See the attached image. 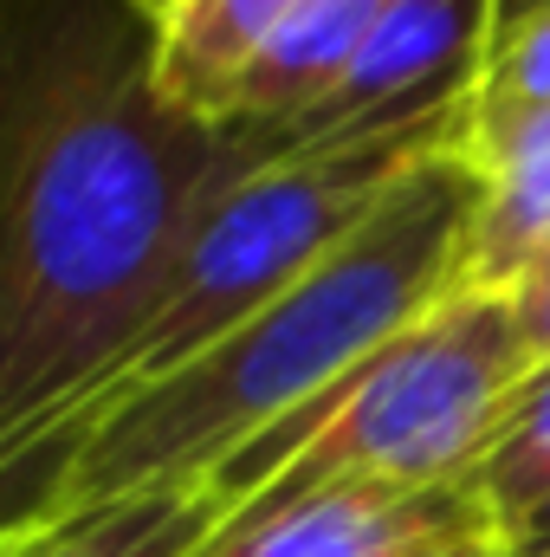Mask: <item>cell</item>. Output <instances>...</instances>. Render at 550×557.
Returning <instances> with one entry per match:
<instances>
[{
  "label": "cell",
  "instance_id": "obj_9",
  "mask_svg": "<svg viewBox=\"0 0 550 557\" xmlns=\"http://www.w3.org/2000/svg\"><path fill=\"white\" fill-rule=\"evenodd\" d=\"M492 519V539H505L518 519L550 506V357H532L525 383L512 389L505 416L492 428V447L479 454L466 480Z\"/></svg>",
  "mask_w": 550,
  "mask_h": 557
},
{
  "label": "cell",
  "instance_id": "obj_2",
  "mask_svg": "<svg viewBox=\"0 0 550 557\" xmlns=\"http://www.w3.org/2000/svg\"><path fill=\"white\" fill-rule=\"evenodd\" d=\"M466 221L473 169L466 149H453L414 169L330 260H317L221 344L33 447L0 480V525L214 480L460 285Z\"/></svg>",
  "mask_w": 550,
  "mask_h": 557
},
{
  "label": "cell",
  "instance_id": "obj_3",
  "mask_svg": "<svg viewBox=\"0 0 550 557\" xmlns=\"http://www.w3.org/2000/svg\"><path fill=\"white\" fill-rule=\"evenodd\" d=\"M525 370L532 344L512 292L453 285L324 403L227 460L208 486L227 499V519L330 486H460L492 447Z\"/></svg>",
  "mask_w": 550,
  "mask_h": 557
},
{
  "label": "cell",
  "instance_id": "obj_12",
  "mask_svg": "<svg viewBox=\"0 0 550 557\" xmlns=\"http://www.w3.org/2000/svg\"><path fill=\"white\" fill-rule=\"evenodd\" d=\"M499 557H550V506H538L532 519H518L505 539H492Z\"/></svg>",
  "mask_w": 550,
  "mask_h": 557
},
{
  "label": "cell",
  "instance_id": "obj_6",
  "mask_svg": "<svg viewBox=\"0 0 550 557\" xmlns=\"http://www.w3.org/2000/svg\"><path fill=\"white\" fill-rule=\"evenodd\" d=\"M492 545L479 493L460 486H330L227 519L201 557H447Z\"/></svg>",
  "mask_w": 550,
  "mask_h": 557
},
{
  "label": "cell",
  "instance_id": "obj_10",
  "mask_svg": "<svg viewBox=\"0 0 550 557\" xmlns=\"http://www.w3.org/2000/svg\"><path fill=\"white\" fill-rule=\"evenodd\" d=\"M532 111H550V7L492 33L486 65L466 98V149L499 137L505 124H518Z\"/></svg>",
  "mask_w": 550,
  "mask_h": 557
},
{
  "label": "cell",
  "instance_id": "obj_13",
  "mask_svg": "<svg viewBox=\"0 0 550 557\" xmlns=\"http://www.w3.org/2000/svg\"><path fill=\"white\" fill-rule=\"evenodd\" d=\"M538 7H550V0H499V26H512V20H525Z\"/></svg>",
  "mask_w": 550,
  "mask_h": 557
},
{
  "label": "cell",
  "instance_id": "obj_4",
  "mask_svg": "<svg viewBox=\"0 0 550 557\" xmlns=\"http://www.w3.org/2000/svg\"><path fill=\"white\" fill-rule=\"evenodd\" d=\"M453 149H466V111L414 124V131H389V137L285 149L273 162H260L253 175H240L195 221L188 247L168 267L162 298L149 305L142 331L124 350V363L72 421H85L104 403L137 396L149 383H162L168 370H182L188 357H201L208 344H221L234 324H247L260 305H273L278 292L298 285L317 260H330L414 169H427Z\"/></svg>",
  "mask_w": 550,
  "mask_h": 557
},
{
  "label": "cell",
  "instance_id": "obj_1",
  "mask_svg": "<svg viewBox=\"0 0 550 557\" xmlns=\"http://www.w3.org/2000/svg\"><path fill=\"white\" fill-rule=\"evenodd\" d=\"M278 149L155 85V0H0V473L124 363L195 221Z\"/></svg>",
  "mask_w": 550,
  "mask_h": 557
},
{
  "label": "cell",
  "instance_id": "obj_11",
  "mask_svg": "<svg viewBox=\"0 0 550 557\" xmlns=\"http://www.w3.org/2000/svg\"><path fill=\"white\" fill-rule=\"evenodd\" d=\"M512 305H518V324H525L532 357H550V260H538L532 273L512 285Z\"/></svg>",
  "mask_w": 550,
  "mask_h": 557
},
{
  "label": "cell",
  "instance_id": "obj_7",
  "mask_svg": "<svg viewBox=\"0 0 550 557\" xmlns=\"http://www.w3.org/2000/svg\"><path fill=\"white\" fill-rule=\"evenodd\" d=\"M473 169V221L460 285L512 292L538 260H550V111L505 124L499 137L466 149Z\"/></svg>",
  "mask_w": 550,
  "mask_h": 557
},
{
  "label": "cell",
  "instance_id": "obj_14",
  "mask_svg": "<svg viewBox=\"0 0 550 557\" xmlns=\"http://www.w3.org/2000/svg\"><path fill=\"white\" fill-rule=\"evenodd\" d=\"M447 557H499L492 545H466V552H447Z\"/></svg>",
  "mask_w": 550,
  "mask_h": 557
},
{
  "label": "cell",
  "instance_id": "obj_8",
  "mask_svg": "<svg viewBox=\"0 0 550 557\" xmlns=\"http://www.w3.org/2000/svg\"><path fill=\"white\" fill-rule=\"evenodd\" d=\"M227 525V499L201 486H155L137 499L0 525V557H201Z\"/></svg>",
  "mask_w": 550,
  "mask_h": 557
},
{
  "label": "cell",
  "instance_id": "obj_5",
  "mask_svg": "<svg viewBox=\"0 0 550 557\" xmlns=\"http://www.w3.org/2000/svg\"><path fill=\"white\" fill-rule=\"evenodd\" d=\"M376 13L383 0H155V85L188 124L285 156Z\"/></svg>",
  "mask_w": 550,
  "mask_h": 557
}]
</instances>
